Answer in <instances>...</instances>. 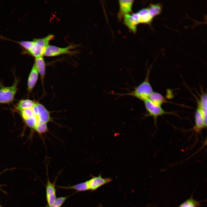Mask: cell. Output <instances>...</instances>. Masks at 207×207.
Returning a JSON list of instances; mask_svg holds the SVG:
<instances>
[{"instance_id": "9a60e30c", "label": "cell", "mask_w": 207, "mask_h": 207, "mask_svg": "<svg viewBox=\"0 0 207 207\" xmlns=\"http://www.w3.org/2000/svg\"><path fill=\"white\" fill-rule=\"evenodd\" d=\"M148 99L153 103L160 106L164 103L169 102L161 94L155 92L152 93Z\"/></svg>"}, {"instance_id": "4fadbf2b", "label": "cell", "mask_w": 207, "mask_h": 207, "mask_svg": "<svg viewBox=\"0 0 207 207\" xmlns=\"http://www.w3.org/2000/svg\"><path fill=\"white\" fill-rule=\"evenodd\" d=\"M137 13L139 17V23H149L152 21L153 17L148 8L141 9Z\"/></svg>"}, {"instance_id": "d6986e66", "label": "cell", "mask_w": 207, "mask_h": 207, "mask_svg": "<svg viewBox=\"0 0 207 207\" xmlns=\"http://www.w3.org/2000/svg\"><path fill=\"white\" fill-rule=\"evenodd\" d=\"M200 204L199 202L190 198L185 202L179 207H198Z\"/></svg>"}, {"instance_id": "44dd1931", "label": "cell", "mask_w": 207, "mask_h": 207, "mask_svg": "<svg viewBox=\"0 0 207 207\" xmlns=\"http://www.w3.org/2000/svg\"><path fill=\"white\" fill-rule=\"evenodd\" d=\"M67 198L66 197H59L56 199L51 205L45 207H60Z\"/></svg>"}, {"instance_id": "8992f818", "label": "cell", "mask_w": 207, "mask_h": 207, "mask_svg": "<svg viewBox=\"0 0 207 207\" xmlns=\"http://www.w3.org/2000/svg\"><path fill=\"white\" fill-rule=\"evenodd\" d=\"M112 181L110 178H103L99 175L98 176L94 177L87 181L89 189L95 190Z\"/></svg>"}, {"instance_id": "5bb4252c", "label": "cell", "mask_w": 207, "mask_h": 207, "mask_svg": "<svg viewBox=\"0 0 207 207\" xmlns=\"http://www.w3.org/2000/svg\"><path fill=\"white\" fill-rule=\"evenodd\" d=\"M197 108L201 111L203 115L207 118V94L203 93L199 99L197 100Z\"/></svg>"}, {"instance_id": "7a4b0ae2", "label": "cell", "mask_w": 207, "mask_h": 207, "mask_svg": "<svg viewBox=\"0 0 207 207\" xmlns=\"http://www.w3.org/2000/svg\"><path fill=\"white\" fill-rule=\"evenodd\" d=\"M54 37L53 35L49 34L41 39H34L33 44L28 53L35 58L43 56L49 41Z\"/></svg>"}, {"instance_id": "52a82bcc", "label": "cell", "mask_w": 207, "mask_h": 207, "mask_svg": "<svg viewBox=\"0 0 207 207\" xmlns=\"http://www.w3.org/2000/svg\"><path fill=\"white\" fill-rule=\"evenodd\" d=\"M195 125L194 129L197 132L206 127L207 119L205 118L200 110L197 108L195 114Z\"/></svg>"}, {"instance_id": "603a6c76", "label": "cell", "mask_w": 207, "mask_h": 207, "mask_svg": "<svg viewBox=\"0 0 207 207\" xmlns=\"http://www.w3.org/2000/svg\"><path fill=\"white\" fill-rule=\"evenodd\" d=\"M0 207H3L2 206H1L0 204Z\"/></svg>"}, {"instance_id": "ba28073f", "label": "cell", "mask_w": 207, "mask_h": 207, "mask_svg": "<svg viewBox=\"0 0 207 207\" xmlns=\"http://www.w3.org/2000/svg\"><path fill=\"white\" fill-rule=\"evenodd\" d=\"M46 198L48 206L52 204L56 199L55 184L48 179L46 185Z\"/></svg>"}, {"instance_id": "30bf717a", "label": "cell", "mask_w": 207, "mask_h": 207, "mask_svg": "<svg viewBox=\"0 0 207 207\" xmlns=\"http://www.w3.org/2000/svg\"><path fill=\"white\" fill-rule=\"evenodd\" d=\"M39 72L34 64L29 74L28 80V91L30 93L35 86L38 78Z\"/></svg>"}, {"instance_id": "2e32d148", "label": "cell", "mask_w": 207, "mask_h": 207, "mask_svg": "<svg viewBox=\"0 0 207 207\" xmlns=\"http://www.w3.org/2000/svg\"><path fill=\"white\" fill-rule=\"evenodd\" d=\"M124 21L125 24L132 31L135 32L138 24L131 15L129 14L124 15Z\"/></svg>"}, {"instance_id": "9c48e42d", "label": "cell", "mask_w": 207, "mask_h": 207, "mask_svg": "<svg viewBox=\"0 0 207 207\" xmlns=\"http://www.w3.org/2000/svg\"><path fill=\"white\" fill-rule=\"evenodd\" d=\"M38 110V116L40 122L47 124L52 121L49 112L41 103L37 102Z\"/></svg>"}, {"instance_id": "3957f363", "label": "cell", "mask_w": 207, "mask_h": 207, "mask_svg": "<svg viewBox=\"0 0 207 207\" xmlns=\"http://www.w3.org/2000/svg\"><path fill=\"white\" fill-rule=\"evenodd\" d=\"M146 113L144 118L152 116L154 118V124L156 125L157 119L158 116L164 114L175 115L172 112H167L164 110L161 106L152 103L149 99L144 101Z\"/></svg>"}, {"instance_id": "6da1fadb", "label": "cell", "mask_w": 207, "mask_h": 207, "mask_svg": "<svg viewBox=\"0 0 207 207\" xmlns=\"http://www.w3.org/2000/svg\"><path fill=\"white\" fill-rule=\"evenodd\" d=\"M150 69H148L147 71L145 80L136 87L133 91L124 94H118L121 96L125 95L131 96L143 101L148 99L154 92L149 81V76Z\"/></svg>"}, {"instance_id": "7c38bea8", "label": "cell", "mask_w": 207, "mask_h": 207, "mask_svg": "<svg viewBox=\"0 0 207 207\" xmlns=\"http://www.w3.org/2000/svg\"><path fill=\"white\" fill-rule=\"evenodd\" d=\"M34 64L40 74L43 85L45 74V63L43 56L35 57Z\"/></svg>"}, {"instance_id": "e0dca14e", "label": "cell", "mask_w": 207, "mask_h": 207, "mask_svg": "<svg viewBox=\"0 0 207 207\" xmlns=\"http://www.w3.org/2000/svg\"><path fill=\"white\" fill-rule=\"evenodd\" d=\"M36 102L28 99L21 100L18 103L16 108L21 111L26 109L31 108L35 105Z\"/></svg>"}, {"instance_id": "8fae6325", "label": "cell", "mask_w": 207, "mask_h": 207, "mask_svg": "<svg viewBox=\"0 0 207 207\" xmlns=\"http://www.w3.org/2000/svg\"><path fill=\"white\" fill-rule=\"evenodd\" d=\"M133 0H119V3L120 5L119 16L124 15L131 11L132 6L133 2Z\"/></svg>"}, {"instance_id": "277c9868", "label": "cell", "mask_w": 207, "mask_h": 207, "mask_svg": "<svg viewBox=\"0 0 207 207\" xmlns=\"http://www.w3.org/2000/svg\"><path fill=\"white\" fill-rule=\"evenodd\" d=\"M18 80L16 78L13 85L10 86L5 87L0 85V103H6L12 102L18 90Z\"/></svg>"}, {"instance_id": "7402d4cb", "label": "cell", "mask_w": 207, "mask_h": 207, "mask_svg": "<svg viewBox=\"0 0 207 207\" xmlns=\"http://www.w3.org/2000/svg\"><path fill=\"white\" fill-rule=\"evenodd\" d=\"M14 169V168H12L11 169H6L2 171V172L0 173V175L2 174L4 172L9 170H12V169ZM5 186V185L4 184H0V190L1 191H2L4 193H5V194H7V193L6 191H5L3 190H2L1 188L3 186Z\"/></svg>"}, {"instance_id": "ffe728a7", "label": "cell", "mask_w": 207, "mask_h": 207, "mask_svg": "<svg viewBox=\"0 0 207 207\" xmlns=\"http://www.w3.org/2000/svg\"><path fill=\"white\" fill-rule=\"evenodd\" d=\"M20 111L21 116L24 120L34 116L32 108L23 109Z\"/></svg>"}, {"instance_id": "cb8c5ba5", "label": "cell", "mask_w": 207, "mask_h": 207, "mask_svg": "<svg viewBox=\"0 0 207 207\" xmlns=\"http://www.w3.org/2000/svg\"><path fill=\"white\" fill-rule=\"evenodd\" d=\"M99 207H102L101 206H99Z\"/></svg>"}, {"instance_id": "ac0fdd59", "label": "cell", "mask_w": 207, "mask_h": 207, "mask_svg": "<svg viewBox=\"0 0 207 207\" xmlns=\"http://www.w3.org/2000/svg\"><path fill=\"white\" fill-rule=\"evenodd\" d=\"M58 187L61 188L73 189L79 191H85L89 189L87 181L71 186Z\"/></svg>"}, {"instance_id": "5b68a950", "label": "cell", "mask_w": 207, "mask_h": 207, "mask_svg": "<svg viewBox=\"0 0 207 207\" xmlns=\"http://www.w3.org/2000/svg\"><path fill=\"white\" fill-rule=\"evenodd\" d=\"M74 46L70 45L62 48L56 46L49 45L45 51L44 55L47 56H54L64 54H72L74 53L71 49Z\"/></svg>"}]
</instances>
